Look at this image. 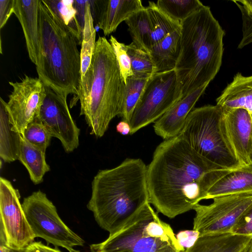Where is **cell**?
Listing matches in <instances>:
<instances>
[{
  "label": "cell",
  "instance_id": "cell-28",
  "mask_svg": "<svg viewBox=\"0 0 252 252\" xmlns=\"http://www.w3.org/2000/svg\"><path fill=\"white\" fill-rule=\"evenodd\" d=\"M157 4L169 16L180 22L204 5L198 0H158Z\"/></svg>",
  "mask_w": 252,
  "mask_h": 252
},
{
  "label": "cell",
  "instance_id": "cell-41",
  "mask_svg": "<svg viewBox=\"0 0 252 252\" xmlns=\"http://www.w3.org/2000/svg\"><path fill=\"white\" fill-rule=\"evenodd\" d=\"M0 252H10V249L2 245H0Z\"/></svg>",
  "mask_w": 252,
  "mask_h": 252
},
{
  "label": "cell",
  "instance_id": "cell-25",
  "mask_svg": "<svg viewBox=\"0 0 252 252\" xmlns=\"http://www.w3.org/2000/svg\"><path fill=\"white\" fill-rule=\"evenodd\" d=\"M125 22L128 26L132 42L138 48L149 53L152 29L146 7L135 12Z\"/></svg>",
  "mask_w": 252,
  "mask_h": 252
},
{
  "label": "cell",
  "instance_id": "cell-43",
  "mask_svg": "<svg viewBox=\"0 0 252 252\" xmlns=\"http://www.w3.org/2000/svg\"><path fill=\"white\" fill-rule=\"evenodd\" d=\"M244 249V250L241 252H246Z\"/></svg>",
  "mask_w": 252,
  "mask_h": 252
},
{
  "label": "cell",
  "instance_id": "cell-9",
  "mask_svg": "<svg viewBox=\"0 0 252 252\" xmlns=\"http://www.w3.org/2000/svg\"><path fill=\"white\" fill-rule=\"evenodd\" d=\"M182 98L174 70L153 74L132 114L130 134L155 123Z\"/></svg>",
  "mask_w": 252,
  "mask_h": 252
},
{
  "label": "cell",
  "instance_id": "cell-11",
  "mask_svg": "<svg viewBox=\"0 0 252 252\" xmlns=\"http://www.w3.org/2000/svg\"><path fill=\"white\" fill-rule=\"evenodd\" d=\"M20 194L11 182L0 178V245L10 250L26 249L34 241L35 236L28 221Z\"/></svg>",
  "mask_w": 252,
  "mask_h": 252
},
{
  "label": "cell",
  "instance_id": "cell-10",
  "mask_svg": "<svg viewBox=\"0 0 252 252\" xmlns=\"http://www.w3.org/2000/svg\"><path fill=\"white\" fill-rule=\"evenodd\" d=\"M212 203L197 204L193 210V229L205 235L230 233L239 220L252 204V192L214 198Z\"/></svg>",
  "mask_w": 252,
  "mask_h": 252
},
{
  "label": "cell",
  "instance_id": "cell-12",
  "mask_svg": "<svg viewBox=\"0 0 252 252\" xmlns=\"http://www.w3.org/2000/svg\"><path fill=\"white\" fill-rule=\"evenodd\" d=\"M12 91L6 108L12 129L23 135L29 124L39 116L46 95L45 86L37 77L25 75L20 81L9 82Z\"/></svg>",
  "mask_w": 252,
  "mask_h": 252
},
{
  "label": "cell",
  "instance_id": "cell-7",
  "mask_svg": "<svg viewBox=\"0 0 252 252\" xmlns=\"http://www.w3.org/2000/svg\"><path fill=\"white\" fill-rule=\"evenodd\" d=\"M223 109L205 105L192 110L180 135L216 170H232L241 166L227 138Z\"/></svg>",
  "mask_w": 252,
  "mask_h": 252
},
{
  "label": "cell",
  "instance_id": "cell-13",
  "mask_svg": "<svg viewBox=\"0 0 252 252\" xmlns=\"http://www.w3.org/2000/svg\"><path fill=\"white\" fill-rule=\"evenodd\" d=\"M45 89L39 119L52 137L60 140L64 151L71 153L79 145L80 129L70 113L67 96L49 87L45 86Z\"/></svg>",
  "mask_w": 252,
  "mask_h": 252
},
{
  "label": "cell",
  "instance_id": "cell-36",
  "mask_svg": "<svg viewBox=\"0 0 252 252\" xmlns=\"http://www.w3.org/2000/svg\"><path fill=\"white\" fill-rule=\"evenodd\" d=\"M87 0H74V5L76 9V18L78 23L83 32L85 25V16L86 10Z\"/></svg>",
  "mask_w": 252,
  "mask_h": 252
},
{
  "label": "cell",
  "instance_id": "cell-18",
  "mask_svg": "<svg viewBox=\"0 0 252 252\" xmlns=\"http://www.w3.org/2000/svg\"><path fill=\"white\" fill-rule=\"evenodd\" d=\"M250 192H252V165L242 166L217 181L208 190L205 199Z\"/></svg>",
  "mask_w": 252,
  "mask_h": 252
},
{
  "label": "cell",
  "instance_id": "cell-4",
  "mask_svg": "<svg viewBox=\"0 0 252 252\" xmlns=\"http://www.w3.org/2000/svg\"><path fill=\"white\" fill-rule=\"evenodd\" d=\"M126 84L113 49L105 37L96 41L89 69L80 80L78 99L91 134L102 137L121 112Z\"/></svg>",
  "mask_w": 252,
  "mask_h": 252
},
{
  "label": "cell",
  "instance_id": "cell-38",
  "mask_svg": "<svg viewBox=\"0 0 252 252\" xmlns=\"http://www.w3.org/2000/svg\"><path fill=\"white\" fill-rule=\"evenodd\" d=\"M116 130L123 135H127L130 134L131 127L128 122L121 121L117 125Z\"/></svg>",
  "mask_w": 252,
  "mask_h": 252
},
{
  "label": "cell",
  "instance_id": "cell-37",
  "mask_svg": "<svg viewBox=\"0 0 252 252\" xmlns=\"http://www.w3.org/2000/svg\"><path fill=\"white\" fill-rule=\"evenodd\" d=\"M24 252H62L57 248H53L43 244L41 241L33 242L26 249Z\"/></svg>",
  "mask_w": 252,
  "mask_h": 252
},
{
  "label": "cell",
  "instance_id": "cell-19",
  "mask_svg": "<svg viewBox=\"0 0 252 252\" xmlns=\"http://www.w3.org/2000/svg\"><path fill=\"white\" fill-rule=\"evenodd\" d=\"M216 101L223 108H244L252 114V76L237 73Z\"/></svg>",
  "mask_w": 252,
  "mask_h": 252
},
{
  "label": "cell",
  "instance_id": "cell-31",
  "mask_svg": "<svg viewBox=\"0 0 252 252\" xmlns=\"http://www.w3.org/2000/svg\"><path fill=\"white\" fill-rule=\"evenodd\" d=\"M115 54L122 78L126 84V79L133 76L131 62L127 51L126 45L119 42L111 35L109 39Z\"/></svg>",
  "mask_w": 252,
  "mask_h": 252
},
{
  "label": "cell",
  "instance_id": "cell-44",
  "mask_svg": "<svg viewBox=\"0 0 252 252\" xmlns=\"http://www.w3.org/2000/svg\"><path fill=\"white\" fill-rule=\"evenodd\" d=\"M78 252H80V251H79Z\"/></svg>",
  "mask_w": 252,
  "mask_h": 252
},
{
  "label": "cell",
  "instance_id": "cell-32",
  "mask_svg": "<svg viewBox=\"0 0 252 252\" xmlns=\"http://www.w3.org/2000/svg\"><path fill=\"white\" fill-rule=\"evenodd\" d=\"M241 11L242 19V38L238 48L242 49L252 43V15L250 14L242 4L233 0Z\"/></svg>",
  "mask_w": 252,
  "mask_h": 252
},
{
  "label": "cell",
  "instance_id": "cell-8",
  "mask_svg": "<svg viewBox=\"0 0 252 252\" xmlns=\"http://www.w3.org/2000/svg\"><path fill=\"white\" fill-rule=\"evenodd\" d=\"M22 205L35 238L69 252H78L74 248L84 245L85 241L64 223L44 192H33L24 199Z\"/></svg>",
  "mask_w": 252,
  "mask_h": 252
},
{
  "label": "cell",
  "instance_id": "cell-5",
  "mask_svg": "<svg viewBox=\"0 0 252 252\" xmlns=\"http://www.w3.org/2000/svg\"><path fill=\"white\" fill-rule=\"evenodd\" d=\"M39 24L42 53L40 63L36 67L38 78L60 94L77 96L81 80L77 39L42 0Z\"/></svg>",
  "mask_w": 252,
  "mask_h": 252
},
{
  "label": "cell",
  "instance_id": "cell-16",
  "mask_svg": "<svg viewBox=\"0 0 252 252\" xmlns=\"http://www.w3.org/2000/svg\"><path fill=\"white\" fill-rule=\"evenodd\" d=\"M40 0H14V12L24 32L29 57L35 66L39 65L42 46L39 24Z\"/></svg>",
  "mask_w": 252,
  "mask_h": 252
},
{
  "label": "cell",
  "instance_id": "cell-17",
  "mask_svg": "<svg viewBox=\"0 0 252 252\" xmlns=\"http://www.w3.org/2000/svg\"><path fill=\"white\" fill-rule=\"evenodd\" d=\"M208 86L206 85L181 98L156 121L153 127L156 134L164 140L178 135L188 115Z\"/></svg>",
  "mask_w": 252,
  "mask_h": 252
},
{
  "label": "cell",
  "instance_id": "cell-6",
  "mask_svg": "<svg viewBox=\"0 0 252 252\" xmlns=\"http://www.w3.org/2000/svg\"><path fill=\"white\" fill-rule=\"evenodd\" d=\"M145 204L104 241L90 245L91 252H183L170 225Z\"/></svg>",
  "mask_w": 252,
  "mask_h": 252
},
{
  "label": "cell",
  "instance_id": "cell-3",
  "mask_svg": "<svg viewBox=\"0 0 252 252\" xmlns=\"http://www.w3.org/2000/svg\"><path fill=\"white\" fill-rule=\"evenodd\" d=\"M180 23L174 70L183 98L209 85L220 70L225 32L210 8L204 5Z\"/></svg>",
  "mask_w": 252,
  "mask_h": 252
},
{
  "label": "cell",
  "instance_id": "cell-42",
  "mask_svg": "<svg viewBox=\"0 0 252 252\" xmlns=\"http://www.w3.org/2000/svg\"><path fill=\"white\" fill-rule=\"evenodd\" d=\"M10 252H24L23 250L20 251L10 250Z\"/></svg>",
  "mask_w": 252,
  "mask_h": 252
},
{
  "label": "cell",
  "instance_id": "cell-27",
  "mask_svg": "<svg viewBox=\"0 0 252 252\" xmlns=\"http://www.w3.org/2000/svg\"><path fill=\"white\" fill-rule=\"evenodd\" d=\"M149 78L131 76L126 79L121 112L119 117L129 123L133 111Z\"/></svg>",
  "mask_w": 252,
  "mask_h": 252
},
{
  "label": "cell",
  "instance_id": "cell-23",
  "mask_svg": "<svg viewBox=\"0 0 252 252\" xmlns=\"http://www.w3.org/2000/svg\"><path fill=\"white\" fill-rule=\"evenodd\" d=\"M0 157L5 162L18 159L20 134L12 129L6 108V102L0 98Z\"/></svg>",
  "mask_w": 252,
  "mask_h": 252
},
{
  "label": "cell",
  "instance_id": "cell-33",
  "mask_svg": "<svg viewBox=\"0 0 252 252\" xmlns=\"http://www.w3.org/2000/svg\"><path fill=\"white\" fill-rule=\"evenodd\" d=\"M230 233L243 236H252V204L243 213Z\"/></svg>",
  "mask_w": 252,
  "mask_h": 252
},
{
  "label": "cell",
  "instance_id": "cell-20",
  "mask_svg": "<svg viewBox=\"0 0 252 252\" xmlns=\"http://www.w3.org/2000/svg\"><path fill=\"white\" fill-rule=\"evenodd\" d=\"M251 237L231 233L200 236L183 252H241Z\"/></svg>",
  "mask_w": 252,
  "mask_h": 252
},
{
  "label": "cell",
  "instance_id": "cell-40",
  "mask_svg": "<svg viewBox=\"0 0 252 252\" xmlns=\"http://www.w3.org/2000/svg\"><path fill=\"white\" fill-rule=\"evenodd\" d=\"M244 249L246 252H252V236Z\"/></svg>",
  "mask_w": 252,
  "mask_h": 252
},
{
  "label": "cell",
  "instance_id": "cell-35",
  "mask_svg": "<svg viewBox=\"0 0 252 252\" xmlns=\"http://www.w3.org/2000/svg\"><path fill=\"white\" fill-rule=\"evenodd\" d=\"M14 0H0V29L6 24L9 18L14 12Z\"/></svg>",
  "mask_w": 252,
  "mask_h": 252
},
{
  "label": "cell",
  "instance_id": "cell-34",
  "mask_svg": "<svg viewBox=\"0 0 252 252\" xmlns=\"http://www.w3.org/2000/svg\"><path fill=\"white\" fill-rule=\"evenodd\" d=\"M176 237L179 244L186 249L193 245L199 237V233L193 229L184 230L180 231Z\"/></svg>",
  "mask_w": 252,
  "mask_h": 252
},
{
  "label": "cell",
  "instance_id": "cell-2",
  "mask_svg": "<svg viewBox=\"0 0 252 252\" xmlns=\"http://www.w3.org/2000/svg\"><path fill=\"white\" fill-rule=\"evenodd\" d=\"M147 172L141 159L127 158L115 167L99 170L94 177L87 207L109 235L149 203Z\"/></svg>",
  "mask_w": 252,
  "mask_h": 252
},
{
  "label": "cell",
  "instance_id": "cell-21",
  "mask_svg": "<svg viewBox=\"0 0 252 252\" xmlns=\"http://www.w3.org/2000/svg\"><path fill=\"white\" fill-rule=\"evenodd\" d=\"M180 30L174 31L151 47L148 53L155 73L175 69L179 54Z\"/></svg>",
  "mask_w": 252,
  "mask_h": 252
},
{
  "label": "cell",
  "instance_id": "cell-24",
  "mask_svg": "<svg viewBox=\"0 0 252 252\" xmlns=\"http://www.w3.org/2000/svg\"><path fill=\"white\" fill-rule=\"evenodd\" d=\"M146 8L152 29L151 48L170 33L180 29L181 23L169 16L153 1H149V5Z\"/></svg>",
  "mask_w": 252,
  "mask_h": 252
},
{
  "label": "cell",
  "instance_id": "cell-22",
  "mask_svg": "<svg viewBox=\"0 0 252 252\" xmlns=\"http://www.w3.org/2000/svg\"><path fill=\"white\" fill-rule=\"evenodd\" d=\"M18 160L27 169L31 180L35 185L40 184L50 166L45 159V152L28 142L20 134Z\"/></svg>",
  "mask_w": 252,
  "mask_h": 252
},
{
  "label": "cell",
  "instance_id": "cell-29",
  "mask_svg": "<svg viewBox=\"0 0 252 252\" xmlns=\"http://www.w3.org/2000/svg\"><path fill=\"white\" fill-rule=\"evenodd\" d=\"M133 76L150 78L155 73V69L149 54L138 48L132 42L126 45Z\"/></svg>",
  "mask_w": 252,
  "mask_h": 252
},
{
  "label": "cell",
  "instance_id": "cell-1",
  "mask_svg": "<svg viewBox=\"0 0 252 252\" xmlns=\"http://www.w3.org/2000/svg\"><path fill=\"white\" fill-rule=\"evenodd\" d=\"M230 170H216L179 134L156 148L147 166L149 203L172 219L205 199L213 185Z\"/></svg>",
  "mask_w": 252,
  "mask_h": 252
},
{
  "label": "cell",
  "instance_id": "cell-14",
  "mask_svg": "<svg viewBox=\"0 0 252 252\" xmlns=\"http://www.w3.org/2000/svg\"><path fill=\"white\" fill-rule=\"evenodd\" d=\"M223 109L225 132L236 158L241 166L252 165V114L241 108Z\"/></svg>",
  "mask_w": 252,
  "mask_h": 252
},
{
  "label": "cell",
  "instance_id": "cell-30",
  "mask_svg": "<svg viewBox=\"0 0 252 252\" xmlns=\"http://www.w3.org/2000/svg\"><path fill=\"white\" fill-rule=\"evenodd\" d=\"M22 135L31 144L44 152L50 145L52 137L38 117L28 125Z\"/></svg>",
  "mask_w": 252,
  "mask_h": 252
},
{
  "label": "cell",
  "instance_id": "cell-39",
  "mask_svg": "<svg viewBox=\"0 0 252 252\" xmlns=\"http://www.w3.org/2000/svg\"><path fill=\"white\" fill-rule=\"evenodd\" d=\"M238 3L242 5L245 9L252 15V0H236Z\"/></svg>",
  "mask_w": 252,
  "mask_h": 252
},
{
  "label": "cell",
  "instance_id": "cell-26",
  "mask_svg": "<svg viewBox=\"0 0 252 252\" xmlns=\"http://www.w3.org/2000/svg\"><path fill=\"white\" fill-rule=\"evenodd\" d=\"M42 0L74 34L79 44L81 45L83 31L77 20V11L74 5V0Z\"/></svg>",
  "mask_w": 252,
  "mask_h": 252
},
{
  "label": "cell",
  "instance_id": "cell-15",
  "mask_svg": "<svg viewBox=\"0 0 252 252\" xmlns=\"http://www.w3.org/2000/svg\"><path fill=\"white\" fill-rule=\"evenodd\" d=\"M94 22L105 35L114 32L118 26L144 7L140 0H89Z\"/></svg>",
  "mask_w": 252,
  "mask_h": 252
}]
</instances>
